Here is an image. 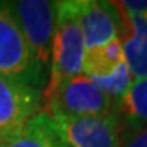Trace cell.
I'll use <instances>...</instances> for the list:
<instances>
[{"instance_id": "8fae6325", "label": "cell", "mask_w": 147, "mask_h": 147, "mask_svg": "<svg viewBox=\"0 0 147 147\" xmlns=\"http://www.w3.org/2000/svg\"><path fill=\"white\" fill-rule=\"evenodd\" d=\"M116 114L126 128L147 125V78L134 81L126 95L116 105Z\"/></svg>"}, {"instance_id": "3957f363", "label": "cell", "mask_w": 147, "mask_h": 147, "mask_svg": "<svg viewBox=\"0 0 147 147\" xmlns=\"http://www.w3.org/2000/svg\"><path fill=\"white\" fill-rule=\"evenodd\" d=\"M42 111L48 116L86 117L116 113L113 101L84 74L62 81L51 95L44 98Z\"/></svg>"}, {"instance_id": "5bb4252c", "label": "cell", "mask_w": 147, "mask_h": 147, "mask_svg": "<svg viewBox=\"0 0 147 147\" xmlns=\"http://www.w3.org/2000/svg\"><path fill=\"white\" fill-rule=\"evenodd\" d=\"M2 141H3V137H2V135H0V144H2Z\"/></svg>"}, {"instance_id": "8992f818", "label": "cell", "mask_w": 147, "mask_h": 147, "mask_svg": "<svg viewBox=\"0 0 147 147\" xmlns=\"http://www.w3.org/2000/svg\"><path fill=\"white\" fill-rule=\"evenodd\" d=\"M42 90L0 77V135L3 138L20 131L42 111Z\"/></svg>"}, {"instance_id": "ba28073f", "label": "cell", "mask_w": 147, "mask_h": 147, "mask_svg": "<svg viewBox=\"0 0 147 147\" xmlns=\"http://www.w3.org/2000/svg\"><path fill=\"white\" fill-rule=\"evenodd\" d=\"M119 15L120 27L117 38L122 42L125 62L134 81H141L147 78V12L126 15L119 9Z\"/></svg>"}, {"instance_id": "7c38bea8", "label": "cell", "mask_w": 147, "mask_h": 147, "mask_svg": "<svg viewBox=\"0 0 147 147\" xmlns=\"http://www.w3.org/2000/svg\"><path fill=\"white\" fill-rule=\"evenodd\" d=\"M93 81H95L98 87L111 99L114 107H116L120 99L126 95V92L129 90V87L134 83V78L129 72L128 65H126V62L123 60V62L117 66V69L113 71L110 75L102 77V78H95Z\"/></svg>"}, {"instance_id": "52a82bcc", "label": "cell", "mask_w": 147, "mask_h": 147, "mask_svg": "<svg viewBox=\"0 0 147 147\" xmlns=\"http://www.w3.org/2000/svg\"><path fill=\"white\" fill-rule=\"evenodd\" d=\"M77 3L86 50L98 48L117 39L120 15L116 3L99 0H77Z\"/></svg>"}, {"instance_id": "277c9868", "label": "cell", "mask_w": 147, "mask_h": 147, "mask_svg": "<svg viewBox=\"0 0 147 147\" xmlns=\"http://www.w3.org/2000/svg\"><path fill=\"white\" fill-rule=\"evenodd\" d=\"M27 42L33 57L48 72L51 45L56 26V2L48 0H18L6 2Z\"/></svg>"}, {"instance_id": "7a4b0ae2", "label": "cell", "mask_w": 147, "mask_h": 147, "mask_svg": "<svg viewBox=\"0 0 147 147\" xmlns=\"http://www.w3.org/2000/svg\"><path fill=\"white\" fill-rule=\"evenodd\" d=\"M0 77L44 90L48 72L33 57L6 2H0Z\"/></svg>"}, {"instance_id": "30bf717a", "label": "cell", "mask_w": 147, "mask_h": 147, "mask_svg": "<svg viewBox=\"0 0 147 147\" xmlns=\"http://www.w3.org/2000/svg\"><path fill=\"white\" fill-rule=\"evenodd\" d=\"M125 60L123 48L120 39L108 42L107 45L98 47V48L86 50L83 59V72L89 78H102L110 75L113 71L117 69V66Z\"/></svg>"}, {"instance_id": "6da1fadb", "label": "cell", "mask_w": 147, "mask_h": 147, "mask_svg": "<svg viewBox=\"0 0 147 147\" xmlns=\"http://www.w3.org/2000/svg\"><path fill=\"white\" fill-rule=\"evenodd\" d=\"M84 53L86 45L78 20L77 0L56 2V26L51 45L48 83L42 90L44 98L51 95L62 81L83 72Z\"/></svg>"}, {"instance_id": "9c48e42d", "label": "cell", "mask_w": 147, "mask_h": 147, "mask_svg": "<svg viewBox=\"0 0 147 147\" xmlns=\"http://www.w3.org/2000/svg\"><path fill=\"white\" fill-rule=\"evenodd\" d=\"M0 147H66L53 129L50 117L41 111L20 131L5 137Z\"/></svg>"}, {"instance_id": "5b68a950", "label": "cell", "mask_w": 147, "mask_h": 147, "mask_svg": "<svg viewBox=\"0 0 147 147\" xmlns=\"http://www.w3.org/2000/svg\"><path fill=\"white\" fill-rule=\"evenodd\" d=\"M48 117L66 147H120L122 125L116 113L86 117Z\"/></svg>"}, {"instance_id": "4fadbf2b", "label": "cell", "mask_w": 147, "mask_h": 147, "mask_svg": "<svg viewBox=\"0 0 147 147\" xmlns=\"http://www.w3.org/2000/svg\"><path fill=\"white\" fill-rule=\"evenodd\" d=\"M120 147H147V125L126 128V132H122Z\"/></svg>"}]
</instances>
